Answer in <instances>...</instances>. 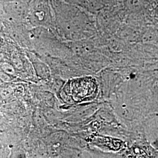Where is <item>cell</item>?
<instances>
[{"label": "cell", "instance_id": "6da1fadb", "mask_svg": "<svg viewBox=\"0 0 158 158\" xmlns=\"http://www.w3.org/2000/svg\"><path fill=\"white\" fill-rule=\"evenodd\" d=\"M96 87L90 78L73 80L68 83L65 92L72 97L74 102H80L88 98L94 93Z\"/></svg>", "mask_w": 158, "mask_h": 158}, {"label": "cell", "instance_id": "7a4b0ae2", "mask_svg": "<svg viewBox=\"0 0 158 158\" xmlns=\"http://www.w3.org/2000/svg\"><path fill=\"white\" fill-rule=\"evenodd\" d=\"M158 40V30L150 28L147 31L143 36V40L145 42H152Z\"/></svg>", "mask_w": 158, "mask_h": 158}, {"label": "cell", "instance_id": "3957f363", "mask_svg": "<svg viewBox=\"0 0 158 158\" xmlns=\"http://www.w3.org/2000/svg\"><path fill=\"white\" fill-rule=\"evenodd\" d=\"M140 1L145 2H147V3H151V2H153L155 0H140Z\"/></svg>", "mask_w": 158, "mask_h": 158}]
</instances>
